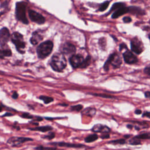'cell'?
Here are the masks:
<instances>
[{
  "label": "cell",
  "instance_id": "1",
  "mask_svg": "<svg viewBox=\"0 0 150 150\" xmlns=\"http://www.w3.org/2000/svg\"><path fill=\"white\" fill-rule=\"evenodd\" d=\"M66 60L62 53L55 54L51 59V66L56 72H62L66 66Z\"/></svg>",
  "mask_w": 150,
  "mask_h": 150
},
{
  "label": "cell",
  "instance_id": "2",
  "mask_svg": "<svg viewBox=\"0 0 150 150\" xmlns=\"http://www.w3.org/2000/svg\"><path fill=\"white\" fill-rule=\"evenodd\" d=\"M53 47V43L50 41H47L40 44L37 48V53L39 58L43 59L47 57L52 52Z\"/></svg>",
  "mask_w": 150,
  "mask_h": 150
},
{
  "label": "cell",
  "instance_id": "3",
  "mask_svg": "<svg viewBox=\"0 0 150 150\" xmlns=\"http://www.w3.org/2000/svg\"><path fill=\"white\" fill-rule=\"evenodd\" d=\"M16 17L18 20L25 24H28L26 17V4L24 2H18L16 4Z\"/></svg>",
  "mask_w": 150,
  "mask_h": 150
},
{
  "label": "cell",
  "instance_id": "4",
  "mask_svg": "<svg viewBox=\"0 0 150 150\" xmlns=\"http://www.w3.org/2000/svg\"><path fill=\"white\" fill-rule=\"evenodd\" d=\"M12 41L15 44L19 52L24 53L26 44L21 34L18 32H14L12 35Z\"/></svg>",
  "mask_w": 150,
  "mask_h": 150
},
{
  "label": "cell",
  "instance_id": "5",
  "mask_svg": "<svg viewBox=\"0 0 150 150\" xmlns=\"http://www.w3.org/2000/svg\"><path fill=\"white\" fill-rule=\"evenodd\" d=\"M33 139L23 137H12L7 141V144L11 147H18L28 141H32Z\"/></svg>",
  "mask_w": 150,
  "mask_h": 150
},
{
  "label": "cell",
  "instance_id": "6",
  "mask_svg": "<svg viewBox=\"0 0 150 150\" xmlns=\"http://www.w3.org/2000/svg\"><path fill=\"white\" fill-rule=\"evenodd\" d=\"M29 16L31 20L38 24H42L45 22V19L42 16L41 14L38 13L37 12L33 11V10H29Z\"/></svg>",
  "mask_w": 150,
  "mask_h": 150
},
{
  "label": "cell",
  "instance_id": "7",
  "mask_svg": "<svg viewBox=\"0 0 150 150\" xmlns=\"http://www.w3.org/2000/svg\"><path fill=\"white\" fill-rule=\"evenodd\" d=\"M83 61L84 59L80 55H74L70 58L69 60L70 65L74 68H80Z\"/></svg>",
  "mask_w": 150,
  "mask_h": 150
},
{
  "label": "cell",
  "instance_id": "8",
  "mask_svg": "<svg viewBox=\"0 0 150 150\" xmlns=\"http://www.w3.org/2000/svg\"><path fill=\"white\" fill-rule=\"evenodd\" d=\"M10 37L9 30L6 28H3L0 30V43L1 45H5L8 42Z\"/></svg>",
  "mask_w": 150,
  "mask_h": 150
},
{
  "label": "cell",
  "instance_id": "9",
  "mask_svg": "<svg viewBox=\"0 0 150 150\" xmlns=\"http://www.w3.org/2000/svg\"><path fill=\"white\" fill-rule=\"evenodd\" d=\"M124 60L126 63L128 64H133L138 62V59L131 52L127 51L123 54Z\"/></svg>",
  "mask_w": 150,
  "mask_h": 150
},
{
  "label": "cell",
  "instance_id": "10",
  "mask_svg": "<svg viewBox=\"0 0 150 150\" xmlns=\"http://www.w3.org/2000/svg\"><path fill=\"white\" fill-rule=\"evenodd\" d=\"M131 48L134 52L137 54H140L143 51V48L141 45V42L136 39H132L131 41Z\"/></svg>",
  "mask_w": 150,
  "mask_h": 150
},
{
  "label": "cell",
  "instance_id": "11",
  "mask_svg": "<svg viewBox=\"0 0 150 150\" xmlns=\"http://www.w3.org/2000/svg\"><path fill=\"white\" fill-rule=\"evenodd\" d=\"M61 51L64 54H72L76 51V48L72 43H65L61 46Z\"/></svg>",
  "mask_w": 150,
  "mask_h": 150
},
{
  "label": "cell",
  "instance_id": "12",
  "mask_svg": "<svg viewBox=\"0 0 150 150\" xmlns=\"http://www.w3.org/2000/svg\"><path fill=\"white\" fill-rule=\"evenodd\" d=\"M50 145H55V146H59V147H68V148H83L84 147L83 144H72V143H68L65 142H59V143H49Z\"/></svg>",
  "mask_w": 150,
  "mask_h": 150
},
{
  "label": "cell",
  "instance_id": "13",
  "mask_svg": "<svg viewBox=\"0 0 150 150\" xmlns=\"http://www.w3.org/2000/svg\"><path fill=\"white\" fill-rule=\"evenodd\" d=\"M92 131L94 132H101V133H109L110 132V128L107 126L102 125L100 124H97L95 125L92 128Z\"/></svg>",
  "mask_w": 150,
  "mask_h": 150
},
{
  "label": "cell",
  "instance_id": "14",
  "mask_svg": "<svg viewBox=\"0 0 150 150\" xmlns=\"http://www.w3.org/2000/svg\"><path fill=\"white\" fill-rule=\"evenodd\" d=\"M129 12V8L128 7H124L123 8H120L117 10L116 11V12H114V14L112 15V18L113 19H116L118 17H120V16H123V15Z\"/></svg>",
  "mask_w": 150,
  "mask_h": 150
},
{
  "label": "cell",
  "instance_id": "15",
  "mask_svg": "<svg viewBox=\"0 0 150 150\" xmlns=\"http://www.w3.org/2000/svg\"><path fill=\"white\" fill-rule=\"evenodd\" d=\"M42 39V36L40 34V33L38 31L35 32L33 33L32 38H31V42L35 45H37L41 41Z\"/></svg>",
  "mask_w": 150,
  "mask_h": 150
},
{
  "label": "cell",
  "instance_id": "16",
  "mask_svg": "<svg viewBox=\"0 0 150 150\" xmlns=\"http://www.w3.org/2000/svg\"><path fill=\"white\" fill-rule=\"evenodd\" d=\"M96 113V109L93 107H87L82 111V114L93 117Z\"/></svg>",
  "mask_w": 150,
  "mask_h": 150
},
{
  "label": "cell",
  "instance_id": "17",
  "mask_svg": "<svg viewBox=\"0 0 150 150\" xmlns=\"http://www.w3.org/2000/svg\"><path fill=\"white\" fill-rule=\"evenodd\" d=\"M129 12H131L132 14L137 15V16H143L145 14V12L141 8L137 7H130Z\"/></svg>",
  "mask_w": 150,
  "mask_h": 150
},
{
  "label": "cell",
  "instance_id": "18",
  "mask_svg": "<svg viewBox=\"0 0 150 150\" xmlns=\"http://www.w3.org/2000/svg\"><path fill=\"white\" fill-rule=\"evenodd\" d=\"M29 130L32 131H38L42 132H46L48 131H51V130H53V128L50 126H45L36 127L35 128H29Z\"/></svg>",
  "mask_w": 150,
  "mask_h": 150
},
{
  "label": "cell",
  "instance_id": "19",
  "mask_svg": "<svg viewBox=\"0 0 150 150\" xmlns=\"http://www.w3.org/2000/svg\"><path fill=\"white\" fill-rule=\"evenodd\" d=\"M116 53H112L111 55H110L109 57L108 58V59L107 60V61L106 62V63H105L104 65V69L106 70V71H107L109 70V65L110 64H111L113 59L116 56Z\"/></svg>",
  "mask_w": 150,
  "mask_h": 150
},
{
  "label": "cell",
  "instance_id": "20",
  "mask_svg": "<svg viewBox=\"0 0 150 150\" xmlns=\"http://www.w3.org/2000/svg\"><path fill=\"white\" fill-rule=\"evenodd\" d=\"M99 139V136L96 134H91L84 139V141L87 143H91L96 141Z\"/></svg>",
  "mask_w": 150,
  "mask_h": 150
},
{
  "label": "cell",
  "instance_id": "21",
  "mask_svg": "<svg viewBox=\"0 0 150 150\" xmlns=\"http://www.w3.org/2000/svg\"><path fill=\"white\" fill-rule=\"evenodd\" d=\"M11 55V51L9 49H0V57L1 58H3L5 56H10Z\"/></svg>",
  "mask_w": 150,
  "mask_h": 150
},
{
  "label": "cell",
  "instance_id": "22",
  "mask_svg": "<svg viewBox=\"0 0 150 150\" xmlns=\"http://www.w3.org/2000/svg\"><path fill=\"white\" fill-rule=\"evenodd\" d=\"M124 7H125V4L124 3H115V4H114L113 5V6L111 8L109 14H110L112 11H115V10H117V9L121 8H123Z\"/></svg>",
  "mask_w": 150,
  "mask_h": 150
},
{
  "label": "cell",
  "instance_id": "23",
  "mask_svg": "<svg viewBox=\"0 0 150 150\" xmlns=\"http://www.w3.org/2000/svg\"><path fill=\"white\" fill-rule=\"evenodd\" d=\"M39 99L41 100H42L45 104H48L52 101H53V99L52 97H49V96H41Z\"/></svg>",
  "mask_w": 150,
  "mask_h": 150
},
{
  "label": "cell",
  "instance_id": "24",
  "mask_svg": "<svg viewBox=\"0 0 150 150\" xmlns=\"http://www.w3.org/2000/svg\"><path fill=\"white\" fill-rule=\"evenodd\" d=\"M137 139L139 140H149L150 139V132H146V133H143L137 136H135Z\"/></svg>",
  "mask_w": 150,
  "mask_h": 150
},
{
  "label": "cell",
  "instance_id": "25",
  "mask_svg": "<svg viewBox=\"0 0 150 150\" xmlns=\"http://www.w3.org/2000/svg\"><path fill=\"white\" fill-rule=\"evenodd\" d=\"M122 64V60L120 58L119 56H117V55H116L113 61L111 63V64H113L115 67H118L120 65H121Z\"/></svg>",
  "mask_w": 150,
  "mask_h": 150
},
{
  "label": "cell",
  "instance_id": "26",
  "mask_svg": "<svg viewBox=\"0 0 150 150\" xmlns=\"http://www.w3.org/2000/svg\"><path fill=\"white\" fill-rule=\"evenodd\" d=\"M126 143V141L124 139H118V140H112L109 142V144H112L114 145H123Z\"/></svg>",
  "mask_w": 150,
  "mask_h": 150
},
{
  "label": "cell",
  "instance_id": "27",
  "mask_svg": "<svg viewBox=\"0 0 150 150\" xmlns=\"http://www.w3.org/2000/svg\"><path fill=\"white\" fill-rule=\"evenodd\" d=\"M129 144L132 145H137L141 144V142L140 140L137 139L136 137H134L130 140Z\"/></svg>",
  "mask_w": 150,
  "mask_h": 150
},
{
  "label": "cell",
  "instance_id": "28",
  "mask_svg": "<svg viewBox=\"0 0 150 150\" xmlns=\"http://www.w3.org/2000/svg\"><path fill=\"white\" fill-rule=\"evenodd\" d=\"M91 57L87 56L85 59H84V61L82 64L80 68H85L87 67L90 65V64H91Z\"/></svg>",
  "mask_w": 150,
  "mask_h": 150
},
{
  "label": "cell",
  "instance_id": "29",
  "mask_svg": "<svg viewBox=\"0 0 150 150\" xmlns=\"http://www.w3.org/2000/svg\"><path fill=\"white\" fill-rule=\"evenodd\" d=\"M83 108V106L81 104H78V105H75V106H71L70 107V110L72 111H80Z\"/></svg>",
  "mask_w": 150,
  "mask_h": 150
},
{
  "label": "cell",
  "instance_id": "30",
  "mask_svg": "<svg viewBox=\"0 0 150 150\" xmlns=\"http://www.w3.org/2000/svg\"><path fill=\"white\" fill-rule=\"evenodd\" d=\"M36 150H56L57 148L56 147H43L42 145H39L35 148Z\"/></svg>",
  "mask_w": 150,
  "mask_h": 150
},
{
  "label": "cell",
  "instance_id": "31",
  "mask_svg": "<svg viewBox=\"0 0 150 150\" xmlns=\"http://www.w3.org/2000/svg\"><path fill=\"white\" fill-rule=\"evenodd\" d=\"M95 96H97V97H103V98H107V99H113L115 98V97L106 94H98V93H93L91 94Z\"/></svg>",
  "mask_w": 150,
  "mask_h": 150
},
{
  "label": "cell",
  "instance_id": "32",
  "mask_svg": "<svg viewBox=\"0 0 150 150\" xmlns=\"http://www.w3.org/2000/svg\"><path fill=\"white\" fill-rule=\"evenodd\" d=\"M109 4H110V2H109V1H106V2L103 3L100 5V8H99V11H104L106 10V9L107 8V7H109Z\"/></svg>",
  "mask_w": 150,
  "mask_h": 150
},
{
  "label": "cell",
  "instance_id": "33",
  "mask_svg": "<svg viewBox=\"0 0 150 150\" xmlns=\"http://www.w3.org/2000/svg\"><path fill=\"white\" fill-rule=\"evenodd\" d=\"M55 137V134L53 132H51L49 134L46 135V136H44L42 138L43 139H48L49 140H51L52 139H53Z\"/></svg>",
  "mask_w": 150,
  "mask_h": 150
},
{
  "label": "cell",
  "instance_id": "34",
  "mask_svg": "<svg viewBox=\"0 0 150 150\" xmlns=\"http://www.w3.org/2000/svg\"><path fill=\"white\" fill-rule=\"evenodd\" d=\"M21 117L22 118H26V119H34V116H33L32 115L28 113H24L21 115Z\"/></svg>",
  "mask_w": 150,
  "mask_h": 150
},
{
  "label": "cell",
  "instance_id": "35",
  "mask_svg": "<svg viewBox=\"0 0 150 150\" xmlns=\"http://www.w3.org/2000/svg\"><path fill=\"white\" fill-rule=\"evenodd\" d=\"M100 138L101 139H108L110 138V135L109 133H103L101 135Z\"/></svg>",
  "mask_w": 150,
  "mask_h": 150
},
{
  "label": "cell",
  "instance_id": "36",
  "mask_svg": "<svg viewBox=\"0 0 150 150\" xmlns=\"http://www.w3.org/2000/svg\"><path fill=\"white\" fill-rule=\"evenodd\" d=\"M142 116H143V117H147V118H150V111H144V112L143 113Z\"/></svg>",
  "mask_w": 150,
  "mask_h": 150
},
{
  "label": "cell",
  "instance_id": "37",
  "mask_svg": "<svg viewBox=\"0 0 150 150\" xmlns=\"http://www.w3.org/2000/svg\"><path fill=\"white\" fill-rule=\"evenodd\" d=\"M123 20L124 22H125V23H130V22H131V21H132L131 18L130 17H124Z\"/></svg>",
  "mask_w": 150,
  "mask_h": 150
},
{
  "label": "cell",
  "instance_id": "38",
  "mask_svg": "<svg viewBox=\"0 0 150 150\" xmlns=\"http://www.w3.org/2000/svg\"><path fill=\"white\" fill-rule=\"evenodd\" d=\"M12 97L14 99H18V94L17 93V92H14L12 95Z\"/></svg>",
  "mask_w": 150,
  "mask_h": 150
},
{
  "label": "cell",
  "instance_id": "39",
  "mask_svg": "<svg viewBox=\"0 0 150 150\" xmlns=\"http://www.w3.org/2000/svg\"><path fill=\"white\" fill-rule=\"evenodd\" d=\"M124 48H126V49H127V46L126 45V44H124V43H122V44L120 45V50L122 51V50H123Z\"/></svg>",
  "mask_w": 150,
  "mask_h": 150
},
{
  "label": "cell",
  "instance_id": "40",
  "mask_svg": "<svg viewBox=\"0 0 150 150\" xmlns=\"http://www.w3.org/2000/svg\"><path fill=\"white\" fill-rule=\"evenodd\" d=\"M14 114H12L11 113H9V112H7L5 113L4 115L2 116V117H8V116H13Z\"/></svg>",
  "mask_w": 150,
  "mask_h": 150
},
{
  "label": "cell",
  "instance_id": "41",
  "mask_svg": "<svg viewBox=\"0 0 150 150\" xmlns=\"http://www.w3.org/2000/svg\"><path fill=\"white\" fill-rule=\"evenodd\" d=\"M144 95H145V97L146 98L150 99V92L148 91V92H145V93H144Z\"/></svg>",
  "mask_w": 150,
  "mask_h": 150
},
{
  "label": "cell",
  "instance_id": "42",
  "mask_svg": "<svg viewBox=\"0 0 150 150\" xmlns=\"http://www.w3.org/2000/svg\"><path fill=\"white\" fill-rule=\"evenodd\" d=\"M134 113H135V114H137V115H140V114H141L143 113H142V111H141V110H140V109H137L136 110H135Z\"/></svg>",
  "mask_w": 150,
  "mask_h": 150
},
{
  "label": "cell",
  "instance_id": "43",
  "mask_svg": "<svg viewBox=\"0 0 150 150\" xmlns=\"http://www.w3.org/2000/svg\"><path fill=\"white\" fill-rule=\"evenodd\" d=\"M127 128H128V129H132L133 128V126L132 124H128L127 125Z\"/></svg>",
  "mask_w": 150,
  "mask_h": 150
},
{
  "label": "cell",
  "instance_id": "44",
  "mask_svg": "<svg viewBox=\"0 0 150 150\" xmlns=\"http://www.w3.org/2000/svg\"><path fill=\"white\" fill-rule=\"evenodd\" d=\"M124 137L126 139H128V138H130V137H131V135H130V134H128V135H124Z\"/></svg>",
  "mask_w": 150,
  "mask_h": 150
},
{
  "label": "cell",
  "instance_id": "45",
  "mask_svg": "<svg viewBox=\"0 0 150 150\" xmlns=\"http://www.w3.org/2000/svg\"><path fill=\"white\" fill-rule=\"evenodd\" d=\"M59 106H68V105L67 104H59Z\"/></svg>",
  "mask_w": 150,
  "mask_h": 150
},
{
  "label": "cell",
  "instance_id": "46",
  "mask_svg": "<svg viewBox=\"0 0 150 150\" xmlns=\"http://www.w3.org/2000/svg\"><path fill=\"white\" fill-rule=\"evenodd\" d=\"M134 128H135V129L137 130H140V128L138 127L137 126H135V127H134Z\"/></svg>",
  "mask_w": 150,
  "mask_h": 150
},
{
  "label": "cell",
  "instance_id": "47",
  "mask_svg": "<svg viewBox=\"0 0 150 150\" xmlns=\"http://www.w3.org/2000/svg\"><path fill=\"white\" fill-rule=\"evenodd\" d=\"M3 110V107L2 106H0V112H1Z\"/></svg>",
  "mask_w": 150,
  "mask_h": 150
}]
</instances>
